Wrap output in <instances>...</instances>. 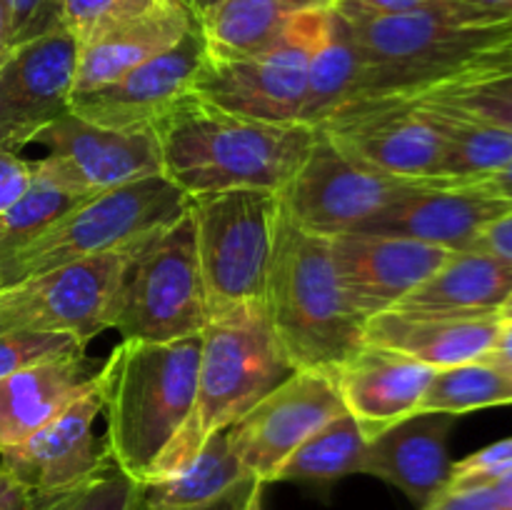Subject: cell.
<instances>
[{
    "label": "cell",
    "instance_id": "6da1fadb",
    "mask_svg": "<svg viewBox=\"0 0 512 510\" xmlns=\"http://www.w3.org/2000/svg\"><path fill=\"white\" fill-rule=\"evenodd\" d=\"M153 133L163 175L188 198L240 188L280 193L318 138L313 125L240 118L193 93L160 118Z\"/></svg>",
    "mask_w": 512,
    "mask_h": 510
},
{
    "label": "cell",
    "instance_id": "7a4b0ae2",
    "mask_svg": "<svg viewBox=\"0 0 512 510\" xmlns=\"http://www.w3.org/2000/svg\"><path fill=\"white\" fill-rule=\"evenodd\" d=\"M200 335L153 343L123 338L100 365L105 450L138 485L153 478L195 403Z\"/></svg>",
    "mask_w": 512,
    "mask_h": 510
},
{
    "label": "cell",
    "instance_id": "3957f363",
    "mask_svg": "<svg viewBox=\"0 0 512 510\" xmlns=\"http://www.w3.org/2000/svg\"><path fill=\"white\" fill-rule=\"evenodd\" d=\"M263 305L295 370L335 373L365 345V323L345 300L330 240L300 228L283 200Z\"/></svg>",
    "mask_w": 512,
    "mask_h": 510
},
{
    "label": "cell",
    "instance_id": "277c9868",
    "mask_svg": "<svg viewBox=\"0 0 512 510\" xmlns=\"http://www.w3.org/2000/svg\"><path fill=\"white\" fill-rule=\"evenodd\" d=\"M293 373V363L280 348L263 303L213 315L200 333L193 413L150 480L190 463L208 438L238 423Z\"/></svg>",
    "mask_w": 512,
    "mask_h": 510
},
{
    "label": "cell",
    "instance_id": "5b68a950",
    "mask_svg": "<svg viewBox=\"0 0 512 510\" xmlns=\"http://www.w3.org/2000/svg\"><path fill=\"white\" fill-rule=\"evenodd\" d=\"M348 25L365 63L360 100L425 93L458 78L480 55L512 38V20L493 23L455 0L418 13L348 20Z\"/></svg>",
    "mask_w": 512,
    "mask_h": 510
},
{
    "label": "cell",
    "instance_id": "8992f818",
    "mask_svg": "<svg viewBox=\"0 0 512 510\" xmlns=\"http://www.w3.org/2000/svg\"><path fill=\"white\" fill-rule=\"evenodd\" d=\"M185 210L188 195L165 175L93 195L38 235L0 253L3 288L75 260L128 248L173 225Z\"/></svg>",
    "mask_w": 512,
    "mask_h": 510
},
{
    "label": "cell",
    "instance_id": "52a82bcc",
    "mask_svg": "<svg viewBox=\"0 0 512 510\" xmlns=\"http://www.w3.org/2000/svg\"><path fill=\"white\" fill-rule=\"evenodd\" d=\"M280 193L223 190L188 198L210 318L263 303L278 230Z\"/></svg>",
    "mask_w": 512,
    "mask_h": 510
},
{
    "label": "cell",
    "instance_id": "ba28073f",
    "mask_svg": "<svg viewBox=\"0 0 512 510\" xmlns=\"http://www.w3.org/2000/svg\"><path fill=\"white\" fill-rule=\"evenodd\" d=\"M208 320L193 220L185 210L133 255L115 293L110 328L128 340L168 343L200 335Z\"/></svg>",
    "mask_w": 512,
    "mask_h": 510
},
{
    "label": "cell",
    "instance_id": "9c48e42d",
    "mask_svg": "<svg viewBox=\"0 0 512 510\" xmlns=\"http://www.w3.org/2000/svg\"><path fill=\"white\" fill-rule=\"evenodd\" d=\"M325 13L328 8L298 15L273 45L255 55L208 58L195 75L190 93L240 118L300 123L310 53L320 38Z\"/></svg>",
    "mask_w": 512,
    "mask_h": 510
},
{
    "label": "cell",
    "instance_id": "30bf717a",
    "mask_svg": "<svg viewBox=\"0 0 512 510\" xmlns=\"http://www.w3.org/2000/svg\"><path fill=\"white\" fill-rule=\"evenodd\" d=\"M145 240L0 288V333H68L88 345L110 328L120 280Z\"/></svg>",
    "mask_w": 512,
    "mask_h": 510
},
{
    "label": "cell",
    "instance_id": "8fae6325",
    "mask_svg": "<svg viewBox=\"0 0 512 510\" xmlns=\"http://www.w3.org/2000/svg\"><path fill=\"white\" fill-rule=\"evenodd\" d=\"M418 183L425 180L390 178L353 163L318 130L308 158L280 190V200L300 228L333 238L360 230Z\"/></svg>",
    "mask_w": 512,
    "mask_h": 510
},
{
    "label": "cell",
    "instance_id": "7c38bea8",
    "mask_svg": "<svg viewBox=\"0 0 512 510\" xmlns=\"http://www.w3.org/2000/svg\"><path fill=\"white\" fill-rule=\"evenodd\" d=\"M340 413L345 403L333 373L295 370L230 425L228 438L250 480L268 485L285 460Z\"/></svg>",
    "mask_w": 512,
    "mask_h": 510
},
{
    "label": "cell",
    "instance_id": "4fadbf2b",
    "mask_svg": "<svg viewBox=\"0 0 512 510\" xmlns=\"http://www.w3.org/2000/svg\"><path fill=\"white\" fill-rule=\"evenodd\" d=\"M353 163L403 180H438L445 145L408 98L358 100L318 125Z\"/></svg>",
    "mask_w": 512,
    "mask_h": 510
},
{
    "label": "cell",
    "instance_id": "5bb4252c",
    "mask_svg": "<svg viewBox=\"0 0 512 510\" xmlns=\"http://www.w3.org/2000/svg\"><path fill=\"white\" fill-rule=\"evenodd\" d=\"M80 43L65 25L13 45L0 63V145L13 153L35 143L70 110Z\"/></svg>",
    "mask_w": 512,
    "mask_h": 510
},
{
    "label": "cell",
    "instance_id": "9a60e30c",
    "mask_svg": "<svg viewBox=\"0 0 512 510\" xmlns=\"http://www.w3.org/2000/svg\"><path fill=\"white\" fill-rule=\"evenodd\" d=\"M205 60L208 45L200 23H195L178 43L155 58L135 65L100 88L75 93L70 113L103 128H153L185 95H190L195 75Z\"/></svg>",
    "mask_w": 512,
    "mask_h": 510
},
{
    "label": "cell",
    "instance_id": "2e32d148",
    "mask_svg": "<svg viewBox=\"0 0 512 510\" xmlns=\"http://www.w3.org/2000/svg\"><path fill=\"white\" fill-rule=\"evenodd\" d=\"M35 143L48 150L45 163L83 195H98L150 175H163L160 143L153 128H103L68 110Z\"/></svg>",
    "mask_w": 512,
    "mask_h": 510
},
{
    "label": "cell",
    "instance_id": "e0dca14e",
    "mask_svg": "<svg viewBox=\"0 0 512 510\" xmlns=\"http://www.w3.org/2000/svg\"><path fill=\"white\" fill-rule=\"evenodd\" d=\"M100 413L103 390L100 378H95L28 440L3 450L0 468L8 470L33 498L63 493L85 483L110 463L105 443L95 438L93 430Z\"/></svg>",
    "mask_w": 512,
    "mask_h": 510
},
{
    "label": "cell",
    "instance_id": "ac0fdd59",
    "mask_svg": "<svg viewBox=\"0 0 512 510\" xmlns=\"http://www.w3.org/2000/svg\"><path fill=\"white\" fill-rule=\"evenodd\" d=\"M328 240L345 300L363 323L393 310L453 255V250L438 245L365 230H350Z\"/></svg>",
    "mask_w": 512,
    "mask_h": 510
},
{
    "label": "cell",
    "instance_id": "d6986e66",
    "mask_svg": "<svg viewBox=\"0 0 512 510\" xmlns=\"http://www.w3.org/2000/svg\"><path fill=\"white\" fill-rule=\"evenodd\" d=\"M512 205L470 185L425 180L405 190L383 213L363 225L365 233L400 235L445 250H470L480 233Z\"/></svg>",
    "mask_w": 512,
    "mask_h": 510
},
{
    "label": "cell",
    "instance_id": "ffe728a7",
    "mask_svg": "<svg viewBox=\"0 0 512 510\" xmlns=\"http://www.w3.org/2000/svg\"><path fill=\"white\" fill-rule=\"evenodd\" d=\"M435 368L395 350L365 343L333 373L345 410L368 440L398 420L418 413Z\"/></svg>",
    "mask_w": 512,
    "mask_h": 510
},
{
    "label": "cell",
    "instance_id": "44dd1931",
    "mask_svg": "<svg viewBox=\"0 0 512 510\" xmlns=\"http://www.w3.org/2000/svg\"><path fill=\"white\" fill-rule=\"evenodd\" d=\"M458 415L415 413L380 430L368 440L365 475L403 490L418 508H425L448 485V438Z\"/></svg>",
    "mask_w": 512,
    "mask_h": 510
},
{
    "label": "cell",
    "instance_id": "7402d4cb",
    "mask_svg": "<svg viewBox=\"0 0 512 510\" xmlns=\"http://www.w3.org/2000/svg\"><path fill=\"white\" fill-rule=\"evenodd\" d=\"M503 320L488 318H433L400 310L373 315L365 320V343L395 350L430 368H453L488 358Z\"/></svg>",
    "mask_w": 512,
    "mask_h": 510
},
{
    "label": "cell",
    "instance_id": "603a6c76",
    "mask_svg": "<svg viewBox=\"0 0 512 510\" xmlns=\"http://www.w3.org/2000/svg\"><path fill=\"white\" fill-rule=\"evenodd\" d=\"M198 13L185 0H160L145 13L113 25L80 45L75 93L100 88L120 78L135 65L155 58L178 43L193 25Z\"/></svg>",
    "mask_w": 512,
    "mask_h": 510
},
{
    "label": "cell",
    "instance_id": "cb8c5ba5",
    "mask_svg": "<svg viewBox=\"0 0 512 510\" xmlns=\"http://www.w3.org/2000/svg\"><path fill=\"white\" fill-rule=\"evenodd\" d=\"M100 373L83 353L30 365L0 380V453L28 440Z\"/></svg>",
    "mask_w": 512,
    "mask_h": 510
},
{
    "label": "cell",
    "instance_id": "d4e9b609",
    "mask_svg": "<svg viewBox=\"0 0 512 510\" xmlns=\"http://www.w3.org/2000/svg\"><path fill=\"white\" fill-rule=\"evenodd\" d=\"M512 293V263L478 250H458L393 310L433 318L498 315Z\"/></svg>",
    "mask_w": 512,
    "mask_h": 510
},
{
    "label": "cell",
    "instance_id": "484cf974",
    "mask_svg": "<svg viewBox=\"0 0 512 510\" xmlns=\"http://www.w3.org/2000/svg\"><path fill=\"white\" fill-rule=\"evenodd\" d=\"M335 0H220L195 8L208 45V58L255 55L273 45L298 15L323 10Z\"/></svg>",
    "mask_w": 512,
    "mask_h": 510
},
{
    "label": "cell",
    "instance_id": "4316f807",
    "mask_svg": "<svg viewBox=\"0 0 512 510\" xmlns=\"http://www.w3.org/2000/svg\"><path fill=\"white\" fill-rule=\"evenodd\" d=\"M248 483L255 480L245 473L223 430L208 438L183 468L138 485L135 510H205Z\"/></svg>",
    "mask_w": 512,
    "mask_h": 510
},
{
    "label": "cell",
    "instance_id": "83f0119b",
    "mask_svg": "<svg viewBox=\"0 0 512 510\" xmlns=\"http://www.w3.org/2000/svg\"><path fill=\"white\" fill-rule=\"evenodd\" d=\"M363 70V53L350 33L348 20L333 5L325 13L323 30L310 53L300 123L318 128L335 113L358 103L363 98Z\"/></svg>",
    "mask_w": 512,
    "mask_h": 510
},
{
    "label": "cell",
    "instance_id": "f1b7e54d",
    "mask_svg": "<svg viewBox=\"0 0 512 510\" xmlns=\"http://www.w3.org/2000/svg\"><path fill=\"white\" fill-rule=\"evenodd\" d=\"M443 138L445 160L438 183L468 185L512 160V133L445 105L408 98Z\"/></svg>",
    "mask_w": 512,
    "mask_h": 510
},
{
    "label": "cell",
    "instance_id": "f546056e",
    "mask_svg": "<svg viewBox=\"0 0 512 510\" xmlns=\"http://www.w3.org/2000/svg\"><path fill=\"white\" fill-rule=\"evenodd\" d=\"M368 435L345 410L310 435L275 475V483L333 485L345 475L363 473Z\"/></svg>",
    "mask_w": 512,
    "mask_h": 510
},
{
    "label": "cell",
    "instance_id": "4dcf8cb0",
    "mask_svg": "<svg viewBox=\"0 0 512 510\" xmlns=\"http://www.w3.org/2000/svg\"><path fill=\"white\" fill-rule=\"evenodd\" d=\"M512 403V375L493 360L453 365L435 370L418 413L465 415L480 408Z\"/></svg>",
    "mask_w": 512,
    "mask_h": 510
},
{
    "label": "cell",
    "instance_id": "1f68e13d",
    "mask_svg": "<svg viewBox=\"0 0 512 510\" xmlns=\"http://www.w3.org/2000/svg\"><path fill=\"white\" fill-rule=\"evenodd\" d=\"M88 198L93 195L70 188L43 158L33 160L28 188L5 213H0V253L38 235Z\"/></svg>",
    "mask_w": 512,
    "mask_h": 510
},
{
    "label": "cell",
    "instance_id": "d6a6232c",
    "mask_svg": "<svg viewBox=\"0 0 512 510\" xmlns=\"http://www.w3.org/2000/svg\"><path fill=\"white\" fill-rule=\"evenodd\" d=\"M410 98L445 105L512 133V70L463 75Z\"/></svg>",
    "mask_w": 512,
    "mask_h": 510
},
{
    "label": "cell",
    "instance_id": "836d02e7",
    "mask_svg": "<svg viewBox=\"0 0 512 510\" xmlns=\"http://www.w3.org/2000/svg\"><path fill=\"white\" fill-rule=\"evenodd\" d=\"M135 498L138 483L110 460L103 470L75 488L33 498L30 510H135Z\"/></svg>",
    "mask_w": 512,
    "mask_h": 510
},
{
    "label": "cell",
    "instance_id": "e575fe53",
    "mask_svg": "<svg viewBox=\"0 0 512 510\" xmlns=\"http://www.w3.org/2000/svg\"><path fill=\"white\" fill-rule=\"evenodd\" d=\"M158 3L160 0H60V23L83 45Z\"/></svg>",
    "mask_w": 512,
    "mask_h": 510
},
{
    "label": "cell",
    "instance_id": "d590c367",
    "mask_svg": "<svg viewBox=\"0 0 512 510\" xmlns=\"http://www.w3.org/2000/svg\"><path fill=\"white\" fill-rule=\"evenodd\" d=\"M85 345L68 333H33V330H10L0 333V380L30 365L83 353Z\"/></svg>",
    "mask_w": 512,
    "mask_h": 510
},
{
    "label": "cell",
    "instance_id": "8d00e7d4",
    "mask_svg": "<svg viewBox=\"0 0 512 510\" xmlns=\"http://www.w3.org/2000/svg\"><path fill=\"white\" fill-rule=\"evenodd\" d=\"M508 470H512V438L498 440L450 465V478L445 488H483L503 478Z\"/></svg>",
    "mask_w": 512,
    "mask_h": 510
},
{
    "label": "cell",
    "instance_id": "74e56055",
    "mask_svg": "<svg viewBox=\"0 0 512 510\" xmlns=\"http://www.w3.org/2000/svg\"><path fill=\"white\" fill-rule=\"evenodd\" d=\"M10 48L58 28L60 0H8Z\"/></svg>",
    "mask_w": 512,
    "mask_h": 510
},
{
    "label": "cell",
    "instance_id": "f35d334b",
    "mask_svg": "<svg viewBox=\"0 0 512 510\" xmlns=\"http://www.w3.org/2000/svg\"><path fill=\"white\" fill-rule=\"evenodd\" d=\"M448 0H335V10L348 20L390 18L445 5Z\"/></svg>",
    "mask_w": 512,
    "mask_h": 510
},
{
    "label": "cell",
    "instance_id": "ab89813d",
    "mask_svg": "<svg viewBox=\"0 0 512 510\" xmlns=\"http://www.w3.org/2000/svg\"><path fill=\"white\" fill-rule=\"evenodd\" d=\"M30 173H33L30 160H23L18 153L0 145V213H5L23 195Z\"/></svg>",
    "mask_w": 512,
    "mask_h": 510
},
{
    "label": "cell",
    "instance_id": "60d3db41",
    "mask_svg": "<svg viewBox=\"0 0 512 510\" xmlns=\"http://www.w3.org/2000/svg\"><path fill=\"white\" fill-rule=\"evenodd\" d=\"M420 510H500L490 485L483 488H443Z\"/></svg>",
    "mask_w": 512,
    "mask_h": 510
},
{
    "label": "cell",
    "instance_id": "b9f144b4",
    "mask_svg": "<svg viewBox=\"0 0 512 510\" xmlns=\"http://www.w3.org/2000/svg\"><path fill=\"white\" fill-rule=\"evenodd\" d=\"M470 250L495 255V258L512 263V210L510 213L500 215L498 220H493V223H490L488 228L475 238V243L470 245Z\"/></svg>",
    "mask_w": 512,
    "mask_h": 510
},
{
    "label": "cell",
    "instance_id": "7bdbcfd3",
    "mask_svg": "<svg viewBox=\"0 0 512 510\" xmlns=\"http://www.w3.org/2000/svg\"><path fill=\"white\" fill-rule=\"evenodd\" d=\"M510 68H512V38L508 40V43L498 45V48H493V50H488L485 55H480V58L475 60V63L465 70V73H460L458 78H463V75L500 73V70H510Z\"/></svg>",
    "mask_w": 512,
    "mask_h": 510
},
{
    "label": "cell",
    "instance_id": "ee69618b",
    "mask_svg": "<svg viewBox=\"0 0 512 510\" xmlns=\"http://www.w3.org/2000/svg\"><path fill=\"white\" fill-rule=\"evenodd\" d=\"M468 185L475 190H483L485 195H493V198L505 200V203L512 205V160L505 163L500 170H495V173L485 175V178Z\"/></svg>",
    "mask_w": 512,
    "mask_h": 510
},
{
    "label": "cell",
    "instance_id": "f6af8a7d",
    "mask_svg": "<svg viewBox=\"0 0 512 510\" xmlns=\"http://www.w3.org/2000/svg\"><path fill=\"white\" fill-rule=\"evenodd\" d=\"M30 498L28 490L13 478L5 468H0V510H30Z\"/></svg>",
    "mask_w": 512,
    "mask_h": 510
},
{
    "label": "cell",
    "instance_id": "bcb514c9",
    "mask_svg": "<svg viewBox=\"0 0 512 510\" xmlns=\"http://www.w3.org/2000/svg\"><path fill=\"white\" fill-rule=\"evenodd\" d=\"M460 5H468L475 13L485 15L493 23H503L512 20V0H455Z\"/></svg>",
    "mask_w": 512,
    "mask_h": 510
},
{
    "label": "cell",
    "instance_id": "7dc6e473",
    "mask_svg": "<svg viewBox=\"0 0 512 510\" xmlns=\"http://www.w3.org/2000/svg\"><path fill=\"white\" fill-rule=\"evenodd\" d=\"M488 360H493L495 365H500L512 375V323H500V333L495 338Z\"/></svg>",
    "mask_w": 512,
    "mask_h": 510
},
{
    "label": "cell",
    "instance_id": "c3c4849f",
    "mask_svg": "<svg viewBox=\"0 0 512 510\" xmlns=\"http://www.w3.org/2000/svg\"><path fill=\"white\" fill-rule=\"evenodd\" d=\"M490 488H493L500 510H512V470H508L500 480H495Z\"/></svg>",
    "mask_w": 512,
    "mask_h": 510
},
{
    "label": "cell",
    "instance_id": "681fc988",
    "mask_svg": "<svg viewBox=\"0 0 512 510\" xmlns=\"http://www.w3.org/2000/svg\"><path fill=\"white\" fill-rule=\"evenodd\" d=\"M253 485L255 483H248V485H243V488L233 490V493H228L225 498H220L218 503H213L210 508H205V510H240V508H243L245 495H248V490L253 488Z\"/></svg>",
    "mask_w": 512,
    "mask_h": 510
},
{
    "label": "cell",
    "instance_id": "f907efd6",
    "mask_svg": "<svg viewBox=\"0 0 512 510\" xmlns=\"http://www.w3.org/2000/svg\"><path fill=\"white\" fill-rule=\"evenodd\" d=\"M240 510H263V485L255 483L253 488L248 490V495H245L243 500V508Z\"/></svg>",
    "mask_w": 512,
    "mask_h": 510
},
{
    "label": "cell",
    "instance_id": "816d5d0a",
    "mask_svg": "<svg viewBox=\"0 0 512 510\" xmlns=\"http://www.w3.org/2000/svg\"><path fill=\"white\" fill-rule=\"evenodd\" d=\"M498 318L503 320V323H512V293L508 295V300L503 303V308H500Z\"/></svg>",
    "mask_w": 512,
    "mask_h": 510
},
{
    "label": "cell",
    "instance_id": "f5cc1de1",
    "mask_svg": "<svg viewBox=\"0 0 512 510\" xmlns=\"http://www.w3.org/2000/svg\"><path fill=\"white\" fill-rule=\"evenodd\" d=\"M215 3H220V0H200L198 8H208V5H215Z\"/></svg>",
    "mask_w": 512,
    "mask_h": 510
},
{
    "label": "cell",
    "instance_id": "db71d44e",
    "mask_svg": "<svg viewBox=\"0 0 512 510\" xmlns=\"http://www.w3.org/2000/svg\"><path fill=\"white\" fill-rule=\"evenodd\" d=\"M0 288H3V278H0Z\"/></svg>",
    "mask_w": 512,
    "mask_h": 510
},
{
    "label": "cell",
    "instance_id": "11a10c76",
    "mask_svg": "<svg viewBox=\"0 0 512 510\" xmlns=\"http://www.w3.org/2000/svg\"><path fill=\"white\" fill-rule=\"evenodd\" d=\"M510 70H512V68H510Z\"/></svg>",
    "mask_w": 512,
    "mask_h": 510
}]
</instances>
